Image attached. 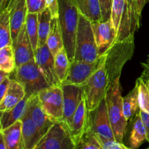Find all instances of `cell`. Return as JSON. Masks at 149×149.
<instances>
[{
    "mask_svg": "<svg viewBox=\"0 0 149 149\" xmlns=\"http://www.w3.org/2000/svg\"><path fill=\"white\" fill-rule=\"evenodd\" d=\"M121 90L120 81L118 79L109 85L105 99L115 138L123 143L127 121L124 115L123 97Z\"/></svg>",
    "mask_w": 149,
    "mask_h": 149,
    "instance_id": "cell-5",
    "label": "cell"
},
{
    "mask_svg": "<svg viewBox=\"0 0 149 149\" xmlns=\"http://www.w3.org/2000/svg\"><path fill=\"white\" fill-rule=\"evenodd\" d=\"M4 136L7 149H24L22 135V121H17L9 127L0 130Z\"/></svg>",
    "mask_w": 149,
    "mask_h": 149,
    "instance_id": "cell-21",
    "label": "cell"
},
{
    "mask_svg": "<svg viewBox=\"0 0 149 149\" xmlns=\"http://www.w3.org/2000/svg\"><path fill=\"white\" fill-rule=\"evenodd\" d=\"M70 66V61L65 48L61 49L55 56V72L62 84L65 80Z\"/></svg>",
    "mask_w": 149,
    "mask_h": 149,
    "instance_id": "cell-31",
    "label": "cell"
},
{
    "mask_svg": "<svg viewBox=\"0 0 149 149\" xmlns=\"http://www.w3.org/2000/svg\"><path fill=\"white\" fill-rule=\"evenodd\" d=\"M141 18L135 0H113L110 19L116 32V41L135 35L141 26Z\"/></svg>",
    "mask_w": 149,
    "mask_h": 149,
    "instance_id": "cell-1",
    "label": "cell"
},
{
    "mask_svg": "<svg viewBox=\"0 0 149 149\" xmlns=\"http://www.w3.org/2000/svg\"><path fill=\"white\" fill-rule=\"evenodd\" d=\"M145 141H146V130L138 112L132 119V130L130 135V148L132 149L139 148Z\"/></svg>",
    "mask_w": 149,
    "mask_h": 149,
    "instance_id": "cell-25",
    "label": "cell"
},
{
    "mask_svg": "<svg viewBox=\"0 0 149 149\" xmlns=\"http://www.w3.org/2000/svg\"><path fill=\"white\" fill-rule=\"evenodd\" d=\"M13 45L10 13L7 8L0 13V48Z\"/></svg>",
    "mask_w": 149,
    "mask_h": 149,
    "instance_id": "cell-27",
    "label": "cell"
},
{
    "mask_svg": "<svg viewBox=\"0 0 149 149\" xmlns=\"http://www.w3.org/2000/svg\"><path fill=\"white\" fill-rule=\"evenodd\" d=\"M134 51L135 35H132L124 40L115 41L103 55L109 84L120 79L122 69L126 63L132 58Z\"/></svg>",
    "mask_w": 149,
    "mask_h": 149,
    "instance_id": "cell-2",
    "label": "cell"
},
{
    "mask_svg": "<svg viewBox=\"0 0 149 149\" xmlns=\"http://www.w3.org/2000/svg\"><path fill=\"white\" fill-rule=\"evenodd\" d=\"M63 95V117L64 122L70 125L74 113L84 97V89L82 86L74 84H61Z\"/></svg>",
    "mask_w": 149,
    "mask_h": 149,
    "instance_id": "cell-12",
    "label": "cell"
},
{
    "mask_svg": "<svg viewBox=\"0 0 149 149\" xmlns=\"http://www.w3.org/2000/svg\"><path fill=\"white\" fill-rule=\"evenodd\" d=\"M28 13H39L47 8L46 0H26Z\"/></svg>",
    "mask_w": 149,
    "mask_h": 149,
    "instance_id": "cell-35",
    "label": "cell"
},
{
    "mask_svg": "<svg viewBox=\"0 0 149 149\" xmlns=\"http://www.w3.org/2000/svg\"><path fill=\"white\" fill-rule=\"evenodd\" d=\"M7 9L10 13L11 35L13 42L18 36L20 30L26 23L28 14L26 0H11Z\"/></svg>",
    "mask_w": 149,
    "mask_h": 149,
    "instance_id": "cell-17",
    "label": "cell"
},
{
    "mask_svg": "<svg viewBox=\"0 0 149 149\" xmlns=\"http://www.w3.org/2000/svg\"><path fill=\"white\" fill-rule=\"evenodd\" d=\"M101 57L96 45L93 23L79 13L74 61L93 63L98 61Z\"/></svg>",
    "mask_w": 149,
    "mask_h": 149,
    "instance_id": "cell-4",
    "label": "cell"
},
{
    "mask_svg": "<svg viewBox=\"0 0 149 149\" xmlns=\"http://www.w3.org/2000/svg\"><path fill=\"white\" fill-rule=\"evenodd\" d=\"M10 83H11V79H10V77H6L4 80L0 81V100L4 97L7 93V90L10 87Z\"/></svg>",
    "mask_w": 149,
    "mask_h": 149,
    "instance_id": "cell-38",
    "label": "cell"
},
{
    "mask_svg": "<svg viewBox=\"0 0 149 149\" xmlns=\"http://www.w3.org/2000/svg\"><path fill=\"white\" fill-rule=\"evenodd\" d=\"M15 68V57L13 45L0 48V70L10 74Z\"/></svg>",
    "mask_w": 149,
    "mask_h": 149,
    "instance_id": "cell-30",
    "label": "cell"
},
{
    "mask_svg": "<svg viewBox=\"0 0 149 149\" xmlns=\"http://www.w3.org/2000/svg\"><path fill=\"white\" fill-rule=\"evenodd\" d=\"M41 106L54 122H64L63 95L61 85L49 86L38 93Z\"/></svg>",
    "mask_w": 149,
    "mask_h": 149,
    "instance_id": "cell-9",
    "label": "cell"
},
{
    "mask_svg": "<svg viewBox=\"0 0 149 149\" xmlns=\"http://www.w3.org/2000/svg\"><path fill=\"white\" fill-rule=\"evenodd\" d=\"M39 19V44L38 47L46 45L48 36L50 32L52 15L47 7L44 11L38 13Z\"/></svg>",
    "mask_w": 149,
    "mask_h": 149,
    "instance_id": "cell-28",
    "label": "cell"
},
{
    "mask_svg": "<svg viewBox=\"0 0 149 149\" xmlns=\"http://www.w3.org/2000/svg\"><path fill=\"white\" fill-rule=\"evenodd\" d=\"M0 148L1 149H7V145H6L5 140L4 136L0 133Z\"/></svg>",
    "mask_w": 149,
    "mask_h": 149,
    "instance_id": "cell-43",
    "label": "cell"
},
{
    "mask_svg": "<svg viewBox=\"0 0 149 149\" xmlns=\"http://www.w3.org/2000/svg\"><path fill=\"white\" fill-rule=\"evenodd\" d=\"M143 79L144 80H145V81H146V83L147 84V86H148V90H149V79H145V78H143V77H142Z\"/></svg>",
    "mask_w": 149,
    "mask_h": 149,
    "instance_id": "cell-45",
    "label": "cell"
},
{
    "mask_svg": "<svg viewBox=\"0 0 149 149\" xmlns=\"http://www.w3.org/2000/svg\"><path fill=\"white\" fill-rule=\"evenodd\" d=\"M92 23L96 45L99 53L102 56L115 42L116 39V32L111 19L107 21H96Z\"/></svg>",
    "mask_w": 149,
    "mask_h": 149,
    "instance_id": "cell-14",
    "label": "cell"
},
{
    "mask_svg": "<svg viewBox=\"0 0 149 149\" xmlns=\"http://www.w3.org/2000/svg\"><path fill=\"white\" fill-rule=\"evenodd\" d=\"M109 84V78L105 66L104 56L103 55L100 66L82 86L84 97L89 111L95 110L100 102L105 98Z\"/></svg>",
    "mask_w": 149,
    "mask_h": 149,
    "instance_id": "cell-6",
    "label": "cell"
},
{
    "mask_svg": "<svg viewBox=\"0 0 149 149\" xmlns=\"http://www.w3.org/2000/svg\"><path fill=\"white\" fill-rule=\"evenodd\" d=\"M29 97L25 96L24 98L15 106L8 110L1 111V119H0V130L6 129L15 123L17 121L21 119L26 111V106Z\"/></svg>",
    "mask_w": 149,
    "mask_h": 149,
    "instance_id": "cell-22",
    "label": "cell"
},
{
    "mask_svg": "<svg viewBox=\"0 0 149 149\" xmlns=\"http://www.w3.org/2000/svg\"><path fill=\"white\" fill-rule=\"evenodd\" d=\"M140 106L138 103V88L135 86L133 89L123 97V112L127 121L134 119L139 112Z\"/></svg>",
    "mask_w": 149,
    "mask_h": 149,
    "instance_id": "cell-26",
    "label": "cell"
},
{
    "mask_svg": "<svg viewBox=\"0 0 149 149\" xmlns=\"http://www.w3.org/2000/svg\"><path fill=\"white\" fill-rule=\"evenodd\" d=\"M13 46L15 57L16 68L35 60V52L26 31V23L13 42Z\"/></svg>",
    "mask_w": 149,
    "mask_h": 149,
    "instance_id": "cell-16",
    "label": "cell"
},
{
    "mask_svg": "<svg viewBox=\"0 0 149 149\" xmlns=\"http://www.w3.org/2000/svg\"><path fill=\"white\" fill-rule=\"evenodd\" d=\"M59 1V22L63 34L64 47L70 63L75 57L76 36L78 28L79 11L74 0Z\"/></svg>",
    "mask_w": 149,
    "mask_h": 149,
    "instance_id": "cell-3",
    "label": "cell"
},
{
    "mask_svg": "<svg viewBox=\"0 0 149 149\" xmlns=\"http://www.w3.org/2000/svg\"><path fill=\"white\" fill-rule=\"evenodd\" d=\"M26 96L23 86L16 79H11L10 87L4 97L0 100V111L8 110L20 103Z\"/></svg>",
    "mask_w": 149,
    "mask_h": 149,
    "instance_id": "cell-20",
    "label": "cell"
},
{
    "mask_svg": "<svg viewBox=\"0 0 149 149\" xmlns=\"http://www.w3.org/2000/svg\"><path fill=\"white\" fill-rule=\"evenodd\" d=\"M102 149L101 145L98 141L97 136L92 130V127H89L81 135V138L76 145L75 149Z\"/></svg>",
    "mask_w": 149,
    "mask_h": 149,
    "instance_id": "cell-32",
    "label": "cell"
},
{
    "mask_svg": "<svg viewBox=\"0 0 149 149\" xmlns=\"http://www.w3.org/2000/svg\"><path fill=\"white\" fill-rule=\"evenodd\" d=\"M35 61L49 86L61 85L55 72V56L50 52L47 44L38 47L35 51Z\"/></svg>",
    "mask_w": 149,
    "mask_h": 149,
    "instance_id": "cell-11",
    "label": "cell"
},
{
    "mask_svg": "<svg viewBox=\"0 0 149 149\" xmlns=\"http://www.w3.org/2000/svg\"><path fill=\"white\" fill-rule=\"evenodd\" d=\"M90 127H92L91 113L86 106L85 99L83 97L73 116L71 123L68 125L70 132L75 145L79 142L83 133Z\"/></svg>",
    "mask_w": 149,
    "mask_h": 149,
    "instance_id": "cell-15",
    "label": "cell"
},
{
    "mask_svg": "<svg viewBox=\"0 0 149 149\" xmlns=\"http://www.w3.org/2000/svg\"><path fill=\"white\" fill-rule=\"evenodd\" d=\"M98 141L101 145L102 149H127L123 143H121L116 139H109L97 136Z\"/></svg>",
    "mask_w": 149,
    "mask_h": 149,
    "instance_id": "cell-34",
    "label": "cell"
},
{
    "mask_svg": "<svg viewBox=\"0 0 149 149\" xmlns=\"http://www.w3.org/2000/svg\"><path fill=\"white\" fill-rule=\"evenodd\" d=\"M68 125L64 122L53 124L43 135L35 149H75Z\"/></svg>",
    "mask_w": 149,
    "mask_h": 149,
    "instance_id": "cell-8",
    "label": "cell"
},
{
    "mask_svg": "<svg viewBox=\"0 0 149 149\" xmlns=\"http://www.w3.org/2000/svg\"><path fill=\"white\" fill-rule=\"evenodd\" d=\"M10 77V74L5 72V71H2V70H0V81H1L2 80H4L6 77Z\"/></svg>",
    "mask_w": 149,
    "mask_h": 149,
    "instance_id": "cell-44",
    "label": "cell"
},
{
    "mask_svg": "<svg viewBox=\"0 0 149 149\" xmlns=\"http://www.w3.org/2000/svg\"><path fill=\"white\" fill-rule=\"evenodd\" d=\"M47 45L54 56H55L61 49L65 48L58 17H53L52 19L50 32L48 36Z\"/></svg>",
    "mask_w": 149,
    "mask_h": 149,
    "instance_id": "cell-24",
    "label": "cell"
},
{
    "mask_svg": "<svg viewBox=\"0 0 149 149\" xmlns=\"http://www.w3.org/2000/svg\"><path fill=\"white\" fill-rule=\"evenodd\" d=\"M139 113L146 130V141L149 143V113L140 109Z\"/></svg>",
    "mask_w": 149,
    "mask_h": 149,
    "instance_id": "cell-39",
    "label": "cell"
},
{
    "mask_svg": "<svg viewBox=\"0 0 149 149\" xmlns=\"http://www.w3.org/2000/svg\"><path fill=\"white\" fill-rule=\"evenodd\" d=\"M102 60L103 55L98 61L93 63L78 61L71 62L68 74L61 84L83 86L98 68Z\"/></svg>",
    "mask_w": 149,
    "mask_h": 149,
    "instance_id": "cell-10",
    "label": "cell"
},
{
    "mask_svg": "<svg viewBox=\"0 0 149 149\" xmlns=\"http://www.w3.org/2000/svg\"><path fill=\"white\" fill-rule=\"evenodd\" d=\"M11 0H0V10H3L7 8Z\"/></svg>",
    "mask_w": 149,
    "mask_h": 149,
    "instance_id": "cell-42",
    "label": "cell"
},
{
    "mask_svg": "<svg viewBox=\"0 0 149 149\" xmlns=\"http://www.w3.org/2000/svg\"><path fill=\"white\" fill-rule=\"evenodd\" d=\"M99 1H100V7H101V21H107L111 18L113 0H99Z\"/></svg>",
    "mask_w": 149,
    "mask_h": 149,
    "instance_id": "cell-36",
    "label": "cell"
},
{
    "mask_svg": "<svg viewBox=\"0 0 149 149\" xmlns=\"http://www.w3.org/2000/svg\"><path fill=\"white\" fill-rule=\"evenodd\" d=\"M21 121L24 149H35L43 135L26 111L21 118Z\"/></svg>",
    "mask_w": 149,
    "mask_h": 149,
    "instance_id": "cell-19",
    "label": "cell"
},
{
    "mask_svg": "<svg viewBox=\"0 0 149 149\" xmlns=\"http://www.w3.org/2000/svg\"><path fill=\"white\" fill-rule=\"evenodd\" d=\"M94 115L91 113L92 130L97 136L109 139H116L112 129L111 123L108 113L106 99H103L95 110L93 111Z\"/></svg>",
    "mask_w": 149,
    "mask_h": 149,
    "instance_id": "cell-13",
    "label": "cell"
},
{
    "mask_svg": "<svg viewBox=\"0 0 149 149\" xmlns=\"http://www.w3.org/2000/svg\"><path fill=\"white\" fill-rule=\"evenodd\" d=\"M46 5L50 11L52 18L59 17V1L58 0H46Z\"/></svg>",
    "mask_w": 149,
    "mask_h": 149,
    "instance_id": "cell-37",
    "label": "cell"
},
{
    "mask_svg": "<svg viewBox=\"0 0 149 149\" xmlns=\"http://www.w3.org/2000/svg\"><path fill=\"white\" fill-rule=\"evenodd\" d=\"M135 1H136L137 5H138L139 10L142 13L146 4L149 2V0H135Z\"/></svg>",
    "mask_w": 149,
    "mask_h": 149,
    "instance_id": "cell-41",
    "label": "cell"
},
{
    "mask_svg": "<svg viewBox=\"0 0 149 149\" xmlns=\"http://www.w3.org/2000/svg\"><path fill=\"white\" fill-rule=\"evenodd\" d=\"M26 111L43 135L55 123L42 109L38 94L29 97L26 106Z\"/></svg>",
    "mask_w": 149,
    "mask_h": 149,
    "instance_id": "cell-18",
    "label": "cell"
},
{
    "mask_svg": "<svg viewBox=\"0 0 149 149\" xmlns=\"http://www.w3.org/2000/svg\"><path fill=\"white\" fill-rule=\"evenodd\" d=\"M138 88V97L140 109L149 113V90L145 80L140 77L135 82Z\"/></svg>",
    "mask_w": 149,
    "mask_h": 149,
    "instance_id": "cell-33",
    "label": "cell"
},
{
    "mask_svg": "<svg viewBox=\"0 0 149 149\" xmlns=\"http://www.w3.org/2000/svg\"><path fill=\"white\" fill-rule=\"evenodd\" d=\"M141 66L143 67V73L141 77L149 79V55L147 56L146 60L144 62L141 63Z\"/></svg>",
    "mask_w": 149,
    "mask_h": 149,
    "instance_id": "cell-40",
    "label": "cell"
},
{
    "mask_svg": "<svg viewBox=\"0 0 149 149\" xmlns=\"http://www.w3.org/2000/svg\"><path fill=\"white\" fill-rule=\"evenodd\" d=\"M81 14L92 22L101 21L102 14L99 0H74Z\"/></svg>",
    "mask_w": 149,
    "mask_h": 149,
    "instance_id": "cell-23",
    "label": "cell"
},
{
    "mask_svg": "<svg viewBox=\"0 0 149 149\" xmlns=\"http://www.w3.org/2000/svg\"><path fill=\"white\" fill-rule=\"evenodd\" d=\"M15 79L23 86L29 98L49 87L35 60L15 68Z\"/></svg>",
    "mask_w": 149,
    "mask_h": 149,
    "instance_id": "cell-7",
    "label": "cell"
},
{
    "mask_svg": "<svg viewBox=\"0 0 149 149\" xmlns=\"http://www.w3.org/2000/svg\"><path fill=\"white\" fill-rule=\"evenodd\" d=\"M26 31L33 50H36L39 44V19L38 13H28L26 20Z\"/></svg>",
    "mask_w": 149,
    "mask_h": 149,
    "instance_id": "cell-29",
    "label": "cell"
}]
</instances>
